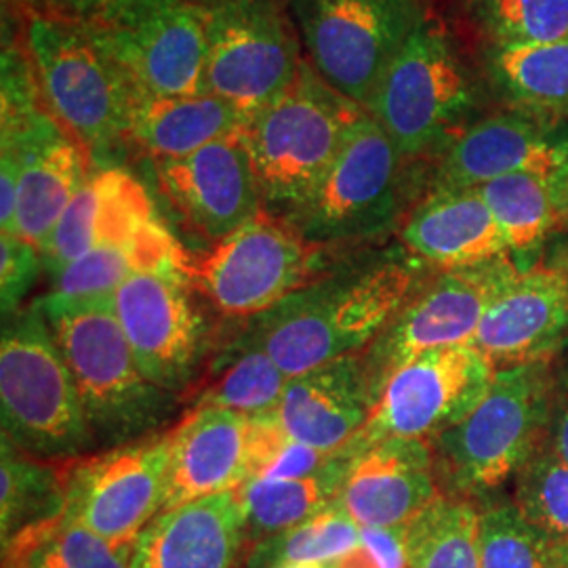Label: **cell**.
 Returning <instances> with one entry per match:
<instances>
[{
  "instance_id": "obj_1",
  "label": "cell",
  "mask_w": 568,
  "mask_h": 568,
  "mask_svg": "<svg viewBox=\"0 0 568 568\" xmlns=\"http://www.w3.org/2000/svg\"><path fill=\"white\" fill-rule=\"evenodd\" d=\"M422 260L382 255L326 267L251 323L241 344L260 347L288 377L352 356L379 337L417 291Z\"/></svg>"
},
{
  "instance_id": "obj_2",
  "label": "cell",
  "mask_w": 568,
  "mask_h": 568,
  "mask_svg": "<svg viewBox=\"0 0 568 568\" xmlns=\"http://www.w3.org/2000/svg\"><path fill=\"white\" fill-rule=\"evenodd\" d=\"M37 302L70 368L95 447L159 434L178 396L143 375L119 325L114 295L47 293Z\"/></svg>"
},
{
  "instance_id": "obj_3",
  "label": "cell",
  "mask_w": 568,
  "mask_h": 568,
  "mask_svg": "<svg viewBox=\"0 0 568 568\" xmlns=\"http://www.w3.org/2000/svg\"><path fill=\"white\" fill-rule=\"evenodd\" d=\"M485 79L453 34L427 18L377 84L365 112L408 161L443 154L485 105Z\"/></svg>"
},
{
  "instance_id": "obj_4",
  "label": "cell",
  "mask_w": 568,
  "mask_h": 568,
  "mask_svg": "<svg viewBox=\"0 0 568 568\" xmlns=\"http://www.w3.org/2000/svg\"><path fill=\"white\" fill-rule=\"evenodd\" d=\"M365 108L331 89L305 61L297 81L243 129L264 211L291 222L342 152Z\"/></svg>"
},
{
  "instance_id": "obj_5",
  "label": "cell",
  "mask_w": 568,
  "mask_h": 568,
  "mask_svg": "<svg viewBox=\"0 0 568 568\" xmlns=\"http://www.w3.org/2000/svg\"><path fill=\"white\" fill-rule=\"evenodd\" d=\"M23 39L34 61L42 98L61 126L93 163L110 161L129 142L140 93L89 37L82 21L28 11Z\"/></svg>"
},
{
  "instance_id": "obj_6",
  "label": "cell",
  "mask_w": 568,
  "mask_h": 568,
  "mask_svg": "<svg viewBox=\"0 0 568 568\" xmlns=\"http://www.w3.org/2000/svg\"><path fill=\"white\" fill-rule=\"evenodd\" d=\"M2 436L44 462L95 448L81 398L39 302L4 318L0 339Z\"/></svg>"
},
{
  "instance_id": "obj_7",
  "label": "cell",
  "mask_w": 568,
  "mask_h": 568,
  "mask_svg": "<svg viewBox=\"0 0 568 568\" xmlns=\"http://www.w3.org/2000/svg\"><path fill=\"white\" fill-rule=\"evenodd\" d=\"M546 361L497 368L485 398L434 440V464L455 495L501 487L537 455L549 424Z\"/></svg>"
},
{
  "instance_id": "obj_8",
  "label": "cell",
  "mask_w": 568,
  "mask_h": 568,
  "mask_svg": "<svg viewBox=\"0 0 568 568\" xmlns=\"http://www.w3.org/2000/svg\"><path fill=\"white\" fill-rule=\"evenodd\" d=\"M304 58L366 108L389 63L429 18L422 0H284Z\"/></svg>"
},
{
  "instance_id": "obj_9",
  "label": "cell",
  "mask_w": 568,
  "mask_h": 568,
  "mask_svg": "<svg viewBox=\"0 0 568 568\" xmlns=\"http://www.w3.org/2000/svg\"><path fill=\"white\" fill-rule=\"evenodd\" d=\"M82 26L143 98L204 93L201 0H112Z\"/></svg>"
},
{
  "instance_id": "obj_10",
  "label": "cell",
  "mask_w": 568,
  "mask_h": 568,
  "mask_svg": "<svg viewBox=\"0 0 568 568\" xmlns=\"http://www.w3.org/2000/svg\"><path fill=\"white\" fill-rule=\"evenodd\" d=\"M204 91L248 116L297 81L305 58L284 0H204Z\"/></svg>"
},
{
  "instance_id": "obj_11",
  "label": "cell",
  "mask_w": 568,
  "mask_h": 568,
  "mask_svg": "<svg viewBox=\"0 0 568 568\" xmlns=\"http://www.w3.org/2000/svg\"><path fill=\"white\" fill-rule=\"evenodd\" d=\"M331 265V251L307 243L283 220L260 211L199 260L187 278L227 318H255L312 283Z\"/></svg>"
},
{
  "instance_id": "obj_12",
  "label": "cell",
  "mask_w": 568,
  "mask_h": 568,
  "mask_svg": "<svg viewBox=\"0 0 568 568\" xmlns=\"http://www.w3.org/2000/svg\"><path fill=\"white\" fill-rule=\"evenodd\" d=\"M408 163L365 112L314 196L288 225L326 251L365 243L398 217Z\"/></svg>"
},
{
  "instance_id": "obj_13",
  "label": "cell",
  "mask_w": 568,
  "mask_h": 568,
  "mask_svg": "<svg viewBox=\"0 0 568 568\" xmlns=\"http://www.w3.org/2000/svg\"><path fill=\"white\" fill-rule=\"evenodd\" d=\"M495 371L471 344L419 354L387 377L368 422L347 447L361 453L387 438L434 443L485 398Z\"/></svg>"
},
{
  "instance_id": "obj_14",
  "label": "cell",
  "mask_w": 568,
  "mask_h": 568,
  "mask_svg": "<svg viewBox=\"0 0 568 568\" xmlns=\"http://www.w3.org/2000/svg\"><path fill=\"white\" fill-rule=\"evenodd\" d=\"M169 429L63 464V516L112 544H135L166 501Z\"/></svg>"
},
{
  "instance_id": "obj_15",
  "label": "cell",
  "mask_w": 568,
  "mask_h": 568,
  "mask_svg": "<svg viewBox=\"0 0 568 568\" xmlns=\"http://www.w3.org/2000/svg\"><path fill=\"white\" fill-rule=\"evenodd\" d=\"M518 270L506 257L487 264L445 270L417 288L365 358L375 400L387 377L419 354L471 344L488 305Z\"/></svg>"
},
{
  "instance_id": "obj_16",
  "label": "cell",
  "mask_w": 568,
  "mask_h": 568,
  "mask_svg": "<svg viewBox=\"0 0 568 568\" xmlns=\"http://www.w3.org/2000/svg\"><path fill=\"white\" fill-rule=\"evenodd\" d=\"M112 295L119 325L143 375L175 396L194 386L209 347V326L190 278L178 272H142Z\"/></svg>"
},
{
  "instance_id": "obj_17",
  "label": "cell",
  "mask_w": 568,
  "mask_h": 568,
  "mask_svg": "<svg viewBox=\"0 0 568 568\" xmlns=\"http://www.w3.org/2000/svg\"><path fill=\"white\" fill-rule=\"evenodd\" d=\"M514 173L568 180V124L520 110L478 119L438 156L434 192L476 190Z\"/></svg>"
},
{
  "instance_id": "obj_18",
  "label": "cell",
  "mask_w": 568,
  "mask_h": 568,
  "mask_svg": "<svg viewBox=\"0 0 568 568\" xmlns=\"http://www.w3.org/2000/svg\"><path fill=\"white\" fill-rule=\"evenodd\" d=\"M154 166L169 203L211 243L264 211L243 131L182 159L154 161Z\"/></svg>"
},
{
  "instance_id": "obj_19",
  "label": "cell",
  "mask_w": 568,
  "mask_h": 568,
  "mask_svg": "<svg viewBox=\"0 0 568 568\" xmlns=\"http://www.w3.org/2000/svg\"><path fill=\"white\" fill-rule=\"evenodd\" d=\"M0 156L20 161L18 213L11 234L42 251L95 163L49 110L20 135L0 140Z\"/></svg>"
},
{
  "instance_id": "obj_20",
  "label": "cell",
  "mask_w": 568,
  "mask_h": 568,
  "mask_svg": "<svg viewBox=\"0 0 568 568\" xmlns=\"http://www.w3.org/2000/svg\"><path fill=\"white\" fill-rule=\"evenodd\" d=\"M438 495L432 447L387 438L356 453L335 504L361 528H400Z\"/></svg>"
},
{
  "instance_id": "obj_21",
  "label": "cell",
  "mask_w": 568,
  "mask_h": 568,
  "mask_svg": "<svg viewBox=\"0 0 568 568\" xmlns=\"http://www.w3.org/2000/svg\"><path fill=\"white\" fill-rule=\"evenodd\" d=\"M568 335L567 270L516 272L488 305L476 345L495 368L544 361Z\"/></svg>"
},
{
  "instance_id": "obj_22",
  "label": "cell",
  "mask_w": 568,
  "mask_h": 568,
  "mask_svg": "<svg viewBox=\"0 0 568 568\" xmlns=\"http://www.w3.org/2000/svg\"><path fill=\"white\" fill-rule=\"evenodd\" d=\"M248 548L236 490L163 509L133 546L131 568H241Z\"/></svg>"
},
{
  "instance_id": "obj_23",
  "label": "cell",
  "mask_w": 568,
  "mask_h": 568,
  "mask_svg": "<svg viewBox=\"0 0 568 568\" xmlns=\"http://www.w3.org/2000/svg\"><path fill=\"white\" fill-rule=\"evenodd\" d=\"M159 222L154 203L138 178L121 166L95 169L42 248L44 272L53 276L82 255L129 243Z\"/></svg>"
},
{
  "instance_id": "obj_24",
  "label": "cell",
  "mask_w": 568,
  "mask_h": 568,
  "mask_svg": "<svg viewBox=\"0 0 568 568\" xmlns=\"http://www.w3.org/2000/svg\"><path fill=\"white\" fill-rule=\"evenodd\" d=\"M373 406L368 368L352 354L288 377L276 413L295 440L337 453L361 434Z\"/></svg>"
},
{
  "instance_id": "obj_25",
  "label": "cell",
  "mask_w": 568,
  "mask_h": 568,
  "mask_svg": "<svg viewBox=\"0 0 568 568\" xmlns=\"http://www.w3.org/2000/svg\"><path fill=\"white\" fill-rule=\"evenodd\" d=\"M169 440L164 509L236 490L248 478V415L192 408Z\"/></svg>"
},
{
  "instance_id": "obj_26",
  "label": "cell",
  "mask_w": 568,
  "mask_h": 568,
  "mask_svg": "<svg viewBox=\"0 0 568 568\" xmlns=\"http://www.w3.org/2000/svg\"><path fill=\"white\" fill-rule=\"evenodd\" d=\"M400 236L410 255L443 270L487 264L509 253L478 190H432L408 215Z\"/></svg>"
},
{
  "instance_id": "obj_27",
  "label": "cell",
  "mask_w": 568,
  "mask_h": 568,
  "mask_svg": "<svg viewBox=\"0 0 568 568\" xmlns=\"http://www.w3.org/2000/svg\"><path fill=\"white\" fill-rule=\"evenodd\" d=\"M248 114L213 93L178 98H138L129 142L154 161L182 159L209 143L241 133Z\"/></svg>"
},
{
  "instance_id": "obj_28",
  "label": "cell",
  "mask_w": 568,
  "mask_h": 568,
  "mask_svg": "<svg viewBox=\"0 0 568 568\" xmlns=\"http://www.w3.org/2000/svg\"><path fill=\"white\" fill-rule=\"evenodd\" d=\"M483 79L511 110L567 116L568 37L546 42H487Z\"/></svg>"
},
{
  "instance_id": "obj_29",
  "label": "cell",
  "mask_w": 568,
  "mask_h": 568,
  "mask_svg": "<svg viewBox=\"0 0 568 568\" xmlns=\"http://www.w3.org/2000/svg\"><path fill=\"white\" fill-rule=\"evenodd\" d=\"M142 272H190V260L163 222L133 241L95 248L51 276V291L68 297L114 293L126 278Z\"/></svg>"
},
{
  "instance_id": "obj_30",
  "label": "cell",
  "mask_w": 568,
  "mask_h": 568,
  "mask_svg": "<svg viewBox=\"0 0 568 568\" xmlns=\"http://www.w3.org/2000/svg\"><path fill=\"white\" fill-rule=\"evenodd\" d=\"M354 457L356 453L345 447L331 466L307 478H246L236 495L243 506L248 546L331 508Z\"/></svg>"
},
{
  "instance_id": "obj_31",
  "label": "cell",
  "mask_w": 568,
  "mask_h": 568,
  "mask_svg": "<svg viewBox=\"0 0 568 568\" xmlns=\"http://www.w3.org/2000/svg\"><path fill=\"white\" fill-rule=\"evenodd\" d=\"M288 375L264 349L234 339L187 396L192 408H225L253 417L278 410Z\"/></svg>"
},
{
  "instance_id": "obj_32",
  "label": "cell",
  "mask_w": 568,
  "mask_h": 568,
  "mask_svg": "<svg viewBox=\"0 0 568 568\" xmlns=\"http://www.w3.org/2000/svg\"><path fill=\"white\" fill-rule=\"evenodd\" d=\"M65 464V462H63ZM63 464L32 457L2 436L0 445V539L7 546L28 528L63 516Z\"/></svg>"
},
{
  "instance_id": "obj_33",
  "label": "cell",
  "mask_w": 568,
  "mask_h": 568,
  "mask_svg": "<svg viewBox=\"0 0 568 568\" xmlns=\"http://www.w3.org/2000/svg\"><path fill=\"white\" fill-rule=\"evenodd\" d=\"M135 544H112L60 516L2 546V568H131Z\"/></svg>"
},
{
  "instance_id": "obj_34",
  "label": "cell",
  "mask_w": 568,
  "mask_h": 568,
  "mask_svg": "<svg viewBox=\"0 0 568 568\" xmlns=\"http://www.w3.org/2000/svg\"><path fill=\"white\" fill-rule=\"evenodd\" d=\"M480 509L462 495H438L405 527L408 568H483Z\"/></svg>"
},
{
  "instance_id": "obj_35",
  "label": "cell",
  "mask_w": 568,
  "mask_h": 568,
  "mask_svg": "<svg viewBox=\"0 0 568 568\" xmlns=\"http://www.w3.org/2000/svg\"><path fill=\"white\" fill-rule=\"evenodd\" d=\"M501 227L509 251L539 243L568 206V180L514 173L476 187Z\"/></svg>"
},
{
  "instance_id": "obj_36",
  "label": "cell",
  "mask_w": 568,
  "mask_h": 568,
  "mask_svg": "<svg viewBox=\"0 0 568 568\" xmlns=\"http://www.w3.org/2000/svg\"><path fill=\"white\" fill-rule=\"evenodd\" d=\"M361 544V527L337 504L297 527L251 544L241 568H276L288 562H337Z\"/></svg>"
},
{
  "instance_id": "obj_37",
  "label": "cell",
  "mask_w": 568,
  "mask_h": 568,
  "mask_svg": "<svg viewBox=\"0 0 568 568\" xmlns=\"http://www.w3.org/2000/svg\"><path fill=\"white\" fill-rule=\"evenodd\" d=\"M514 504L539 537L548 560L567 551L568 466L551 453V448L537 453L523 467Z\"/></svg>"
},
{
  "instance_id": "obj_38",
  "label": "cell",
  "mask_w": 568,
  "mask_h": 568,
  "mask_svg": "<svg viewBox=\"0 0 568 568\" xmlns=\"http://www.w3.org/2000/svg\"><path fill=\"white\" fill-rule=\"evenodd\" d=\"M487 42H546L568 37V0H457Z\"/></svg>"
},
{
  "instance_id": "obj_39",
  "label": "cell",
  "mask_w": 568,
  "mask_h": 568,
  "mask_svg": "<svg viewBox=\"0 0 568 568\" xmlns=\"http://www.w3.org/2000/svg\"><path fill=\"white\" fill-rule=\"evenodd\" d=\"M344 450V448H342ZM295 440L276 410L248 417V478H307L331 466L339 453Z\"/></svg>"
},
{
  "instance_id": "obj_40",
  "label": "cell",
  "mask_w": 568,
  "mask_h": 568,
  "mask_svg": "<svg viewBox=\"0 0 568 568\" xmlns=\"http://www.w3.org/2000/svg\"><path fill=\"white\" fill-rule=\"evenodd\" d=\"M483 568H549L539 537L516 504H493L480 509Z\"/></svg>"
},
{
  "instance_id": "obj_41",
  "label": "cell",
  "mask_w": 568,
  "mask_h": 568,
  "mask_svg": "<svg viewBox=\"0 0 568 568\" xmlns=\"http://www.w3.org/2000/svg\"><path fill=\"white\" fill-rule=\"evenodd\" d=\"M44 262L39 246L16 234L0 236V302L2 318L23 310L28 293L41 278Z\"/></svg>"
},
{
  "instance_id": "obj_42",
  "label": "cell",
  "mask_w": 568,
  "mask_h": 568,
  "mask_svg": "<svg viewBox=\"0 0 568 568\" xmlns=\"http://www.w3.org/2000/svg\"><path fill=\"white\" fill-rule=\"evenodd\" d=\"M335 568H408L405 527L361 528V544L337 560Z\"/></svg>"
},
{
  "instance_id": "obj_43",
  "label": "cell",
  "mask_w": 568,
  "mask_h": 568,
  "mask_svg": "<svg viewBox=\"0 0 568 568\" xmlns=\"http://www.w3.org/2000/svg\"><path fill=\"white\" fill-rule=\"evenodd\" d=\"M23 2L28 4V11H39V13L82 21L87 20L89 16L98 13L112 0H23Z\"/></svg>"
},
{
  "instance_id": "obj_44",
  "label": "cell",
  "mask_w": 568,
  "mask_h": 568,
  "mask_svg": "<svg viewBox=\"0 0 568 568\" xmlns=\"http://www.w3.org/2000/svg\"><path fill=\"white\" fill-rule=\"evenodd\" d=\"M551 453L568 466V375L556 392V400L551 398Z\"/></svg>"
},
{
  "instance_id": "obj_45",
  "label": "cell",
  "mask_w": 568,
  "mask_h": 568,
  "mask_svg": "<svg viewBox=\"0 0 568 568\" xmlns=\"http://www.w3.org/2000/svg\"><path fill=\"white\" fill-rule=\"evenodd\" d=\"M276 568H335V562H288Z\"/></svg>"
},
{
  "instance_id": "obj_46",
  "label": "cell",
  "mask_w": 568,
  "mask_h": 568,
  "mask_svg": "<svg viewBox=\"0 0 568 568\" xmlns=\"http://www.w3.org/2000/svg\"><path fill=\"white\" fill-rule=\"evenodd\" d=\"M548 567L549 568H568V549H567V551H562V554H558V556H554V558H549Z\"/></svg>"
},
{
  "instance_id": "obj_47",
  "label": "cell",
  "mask_w": 568,
  "mask_h": 568,
  "mask_svg": "<svg viewBox=\"0 0 568 568\" xmlns=\"http://www.w3.org/2000/svg\"><path fill=\"white\" fill-rule=\"evenodd\" d=\"M201 2H204V0H201Z\"/></svg>"
}]
</instances>
